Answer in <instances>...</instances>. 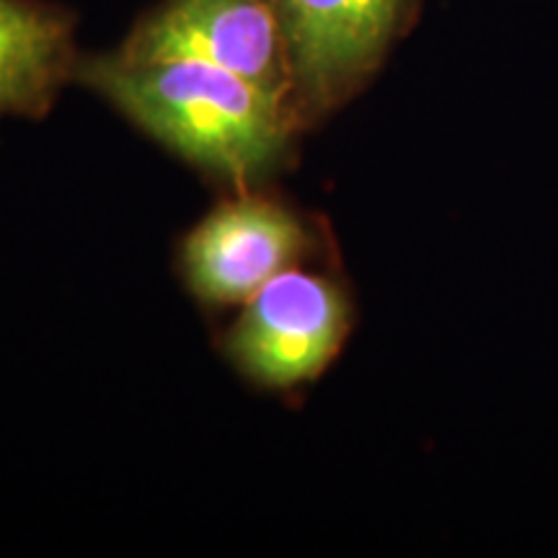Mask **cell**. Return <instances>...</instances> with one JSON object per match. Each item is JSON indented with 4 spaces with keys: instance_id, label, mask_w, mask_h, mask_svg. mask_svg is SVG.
<instances>
[{
    "instance_id": "3957f363",
    "label": "cell",
    "mask_w": 558,
    "mask_h": 558,
    "mask_svg": "<svg viewBox=\"0 0 558 558\" xmlns=\"http://www.w3.org/2000/svg\"><path fill=\"white\" fill-rule=\"evenodd\" d=\"M349 331V305L326 277L292 267L243 303L226 354L256 386L288 390L318 378Z\"/></svg>"
},
{
    "instance_id": "6da1fadb",
    "label": "cell",
    "mask_w": 558,
    "mask_h": 558,
    "mask_svg": "<svg viewBox=\"0 0 558 558\" xmlns=\"http://www.w3.org/2000/svg\"><path fill=\"white\" fill-rule=\"evenodd\" d=\"M75 81L194 169L239 190L282 169L303 130L288 101L202 60L111 52L81 60Z\"/></svg>"
},
{
    "instance_id": "8992f818",
    "label": "cell",
    "mask_w": 558,
    "mask_h": 558,
    "mask_svg": "<svg viewBox=\"0 0 558 558\" xmlns=\"http://www.w3.org/2000/svg\"><path fill=\"white\" fill-rule=\"evenodd\" d=\"M78 62L73 13L47 0H0V117H45Z\"/></svg>"
},
{
    "instance_id": "277c9868",
    "label": "cell",
    "mask_w": 558,
    "mask_h": 558,
    "mask_svg": "<svg viewBox=\"0 0 558 558\" xmlns=\"http://www.w3.org/2000/svg\"><path fill=\"white\" fill-rule=\"evenodd\" d=\"M117 54L202 60L290 104L288 45L275 0H163L137 21Z\"/></svg>"
},
{
    "instance_id": "7a4b0ae2",
    "label": "cell",
    "mask_w": 558,
    "mask_h": 558,
    "mask_svg": "<svg viewBox=\"0 0 558 558\" xmlns=\"http://www.w3.org/2000/svg\"><path fill=\"white\" fill-rule=\"evenodd\" d=\"M411 0H275L300 128L344 104L399 37Z\"/></svg>"
},
{
    "instance_id": "5b68a950",
    "label": "cell",
    "mask_w": 558,
    "mask_h": 558,
    "mask_svg": "<svg viewBox=\"0 0 558 558\" xmlns=\"http://www.w3.org/2000/svg\"><path fill=\"white\" fill-rule=\"evenodd\" d=\"M308 230L292 209L246 194L205 215L181 243V275L202 303H246L269 279L292 269Z\"/></svg>"
}]
</instances>
